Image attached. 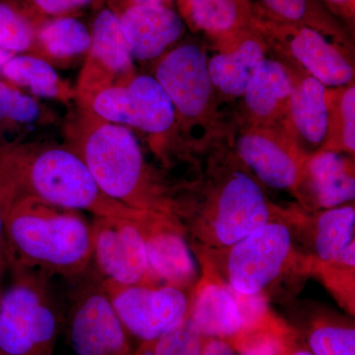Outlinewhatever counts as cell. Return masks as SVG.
Returning <instances> with one entry per match:
<instances>
[{"label":"cell","instance_id":"7c38bea8","mask_svg":"<svg viewBox=\"0 0 355 355\" xmlns=\"http://www.w3.org/2000/svg\"><path fill=\"white\" fill-rule=\"evenodd\" d=\"M236 156L261 184L296 196L307 156L282 125L244 123L236 132Z\"/></svg>","mask_w":355,"mask_h":355},{"label":"cell","instance_id":"d4e9b609","mask_svg":"<svg viewBox=\"0 0 355 355\" xmlns=\"http://www.w3.org/2000/svg\"><path fill=\"white\" fill-rule=\"evenodd\" d=\"M328 132L322 150H334L354 157L355 86L327 89Z\"/></svg>","mask_w":355,"mask_h":355},{"label":"cell","instance_id":"f546056e","mask_svg":"<svg viewBox=\"0 0 355 355\" xmlns=\"http://www.w3.org/2000/svg\"><path fill=\"white\" fill-rule=\"evenodd\" d=\"M36 40L31 19L19 7L0 0V49L17 53L29 50Z\"/></svg>","mask_w":355,"mask_h":355},{"label":"cell","instance_id":"52a82bcc","mask_svg":"<svg viewBox=\"0 0 355 355\" xmlns=\"http://www.w3.org/2000/svg\"><path fill=\"white\" fill-rule=\"evenodd\" d=\"M202 46L184 44L168 51L156 67L155 78L169 96L176 120L209 132L216 121V94Z\"/></svg>","mask_w":355,"mask_h":355},{"label":"cell","instance_id":"ac0fdd59","mask_svg":"<svg viewBox=\"0 0 355 355\" xmlns=\"http://www.w3.org/2000/svg\"><path fill=\"white\" fill-rule=\"evenodd\" d=\"M114 121L150 135H163L174 125L176 113L169 96L155 77L144 74L116 86Z\"/></svg>","mask_w":355,"mask_h":355},{"label":"cell","instance_id":"3957f363","mask_svg":"<svg viewBox=\"0 0 355 355\" xmlns=\"http://www.w3.org/2000/svg\"><path fill=\"white\" fill-rule=\"evenodd\" d=\"M72 150L108 197L130 209L170 214L151 182L139 140L127 127L103 121Z\"/></svg>","mask_w":355,"mask_h":355},{"label":"cell","instance_id":"e575fe53","mask_svg":"<svg viewBox=\"0 0 355 355\" xmlns=\"http://www.w3.org/2000/svg\"><path fill=\"white\" fill-rule=\"evenodd\" d=\"M324 6L338 20L354 28L355 21V0H323Z\"/></svg>","mask_w":355,"mask_h":355},{"label":"cell","instance_id":"f35d334b","mask_svg":"<svg viewBox=\"0 0 355 355\" xmlns=\"http://www.w3.org/2000/svg\"><path fill=\"white\" fill-rule=\"evenodd\" d=\"M6 268H8V258H7L6 250L0 254V300L2 295V279H3L4 272Z\"/></svg>","mask_w":355,"mask_h":355},{"label":"cell","instance_id":"8fae6325","mask_svg":"<svg viewBox=\"0 0 355 355\" xmlns=\"http://www.w3.org/2000/svg\"><path fill=\"white\" fill-rule=\"evenodd\" d=\"M121 321L141 345L176 328L189 316L190 300L184 291L168 286H120L104 279Z\"/></svg>","mask_w":355,"mask_h":355},{"label":"cell","instance_id":"6da1fadb","mask_svg":"<svg viewBox=\"0 0 355 355\" xmlns=\"http://www.w3.org/2000/svg\"><path fill=\"white\" fill-rule=\"evenodd\" d=\"M6 250L27 268L76 279L92 265V225L80 211L20 191L7 218Z\"/></svg>","mask_w":355,"mask_h":355},{"label":"cell","instance_id":"f1b7e54d","mask_svg":"<svg viewBox=\"0 0 355 355\" xmlns=\"http://www.w3.org/2000/svg\"><path fill=\"white\" fill-rule=\"evenodd\" d=\"M205 340L207 338L187 317L179 326L157 340L141 345L137 352L139 355H202Z\"/></svg>","mask_w":355,"mask_h":355},{"label":"cell","instance_id":"d6986e66","mask_svg":"<svg viewBox=\"0 0 355 355\" xmlns=\"http://www.w3.org/2000/svg\"><path fill=\"white\" fill-rule=\"evenodd\" d=\"M119 16L130 57L140 62L162 57L184 33L183 17L170 6H128Z\"/></svg>","mask_w":355,"mask_h":355},{"label":"cell","instance_id":"2e32d148","mask_svg":"<svg viewBox=\"0 0 355 355\" xmlns=\"http://www.w3.org/2000/svg\"><path fill=\"white\" fill-rule=\"evenodd\" d=\"M354 157L320 150L306 159L296 198L305 207L329 209L355 200Z\"/></svg>","mask_w":355,"mask_h":355},{"label":"cell","instance_id":"d6a6232c","mask_svg":"<svg viewBox=\"0 0 355 355\" xmlns=\"http://www.w3.org/2000/svg\"><path fill=\"white\" fill-rule=\"evenodd\" d=\"M287 329L279 324L270 330L256 331L233 343L236 355H279L282 336Z\"/></svg>","mask_w":355,"mask_h":355},{"label":"cell","instance_id":"836d02e7","mask_svg":"<svg viewBox=\"0 0 355 355\" xmlns=\"http://www.w3.org/2000/svg\"><path fill=\"white\" fill-rule=\"evenodd\" d=\"M97 0H27L30 10L39 15L67 16L78 9L91 6Z\"/></svg>","mask_w":355,"mask_h":355},{"label":"cell","instance_id":"8d00e7d4","mask_svg":"<svg viewBox=\"0 0 355 355\" xmlns=\"http://www.w3.org/2000/svg\"><path fill=\"white\" fill-rule=\"evenodd\" d=\"M279 355H314L311 354L306 347H300L296 343L295 338L288 330L284 331L282 336Z\"/></svg>","mask_w":355,"mask_h":355},{"label":"cell","instance_id":"4fadbf2b","mask_svg":"<svg viewBox=\"0 0 355 355\" xmlns=\"http://www.w3.org/2000/svg\"><path fill=\"white\" fill-rule=\"evenodd\" d=\"M286 64L291 72L292 90L286 114L280 125L301 153L309 157L322 150L326 144L328 87L300 67Z\"/></svg>","mask_w":355,"mask_h":355},{"label":"cell","instance_id":"4316f807","mask_svg":"<svg viewBox=\"0 0 355 355\" xmlns=\"http://www.w3.org/2000/svg\"><path fill=\"white\" fill-rule=\"evenodd\" d=\"M11 83L30 89L43 98H58L62 85L55 69L46 60L32 55H12L1 69Z\"/></svg>","mask_w":355,"mask_h":355},{"label":"cell","instance_id":"603a6c76","mask_svg":"<svg viewBox=\"0 0 355 355\" xmlns=\"http://www.w3.org/2000/svg\"><path fill=\"white\" fill-rule=\"evenodd\" d=\"M266 10L279 19L307 26L352 51L349 32L322 0H260Z\"/></svg>","mask_w":355,"mask_h":355},{"label":"cell","instance_id":"ba28073f","mask_svg":"<svg viewBox=\"0 0 355 355\" xmlns=\"http://www.w3.org/2000/svg\"><path fill=\"white\" fill-rule=\"evenodd\" d=\"M226 249V286L245 295L263 294L291 261V229L275 219Z\"/></svg>","mask_w":355,"mask_h":355},{"label":"cell","instance_id":"44dd1931","mask_svg":"<svg viewBox=\"0 0 355 355\" xmlns=\"http://www.w3.org/2000/svg\"><path fill=\"white\" fill-rule=\"evenodd\" d=\"M188 317L205 338L233 345L245 336L244 320L232 291L216 280L205 279L198 284Z\"/></svg>","mask_w":355,"mask_h":355},{"label":"cell","instance_id":"7402d4cb","mask_svg":"<svg viewBox=\"0 0 355 355\" xmlns=\"http://www.w3.org/2000/svg\"><path fill=\"white\" fill-rule=\"evenodd\" d=\"M184 19L214 42L252 26L251 0H179Z\"/></svg>","mask_w":355,"mask_h":355},{"label":"cell","instance_id":"8992f818","mask_svg":"<svg viewBox=\"0 0 355 355\" xmlns=\"http://www.w3.org/2000/svg\"><path fill=\"white\" fill-rule=\"evenodd\" d=\"M67 317L70 347L76 355H133L132 336L114 309L104 279L92 265L76 277Z\"/></svg>","mask_w":355,"mask_h":355},{"label":"cell","instance_id":"83f0119b","mask_svg":"<svg viewBox=\"0 0 355 355\" xmlns=\"http://www.w3.org/2000/svg\"><path fill=\"white\" fill-rule=\"evenodd\" d=\"M306 349L314 355H355L354 326L336 320H318L308 331Z\"/></svg>","mask_w":355,"mask_h":355},{"label":"cell","instance_id":"d590c367","mask_svg":"<svg viewBox=\"0 0 355 355\" xmlns=\"http://www.w3.org/2000/svg\"><path fill=\"white\" fill-rule=\"evenodd\" d=\"M202 355H236V352L230 343L219 338H207Z\"/></svg>","mask_w":355,"mask_h":355},{"label":"cell","instance_id":"9a60e30c","mask_svg":"<svg viewBox=\"0 0 355 355\" xmlns=\"http://www.w3.org/2000/svg\"><path fill=\"white\" fill-rule=\"evenodd\" d=\"M217 53L209 58V71L216 94L226 99L242 98L248 83L268 57L265 40L253 25L214 42Z\"/></svg>","mask_w":355,"mask_h":355},{"label":"cell","instance_id":"30bf717a","mask_svg":"<svg viewBox=\"0 0 355 355\" xmlns=\"http://www.w3.org/2000/svg\"><path fill=\"white\" fill-rule=\"evenodd\" d=\"M141 219L95 217L91 223L92 263L105 280L120 286H156Z\"/></svg>","mask_w":355,"mask_h":355},{"label":"cell","instance_id":"cb8c5ba5","mask_svg":"<svg viewBox=\"0 0 355 355\" xmlns=\"http://www.w3.org/2000/svg\"><path fill=\"white\" fill-rule=\"evenodd\" d=\"M354 203L320 212L315 221L313 248L318 261L331 266L343 252L355 245Z\"/></svg>","mask_w":355,"mask_h":355},{"label":"cell","instance_id":"5b68a950","mask_svg":"<svg viewBox=\"0 0 355 355\" xmlns=\"http://www.w3.org/2000/svg\"><path fill=\"white\" fill-rule=\"evenodd\" d=\"M252 25L275 58L300 67L328 88L354 83L352 51L307 26L279 19L260 2L252 6Z\"/></svg>","mask_w":355,"mask_h":355},{"label":"cell","instance_id":"9c48e42d","mask_svg":"<svg viewBox=\"0 0 355 355\" xmlns=\"http://www.w3.org/2000/svg\"><path fill=\"white\" fill-rule=\"evenodd\" d=\"M272 220V205L251 173L234 169L221 178L214 188L209 221L217 247H231Z\"/></svg>","mask_w":355,"mask_h":355},{"label":"cell","instance_id":"74e56055","mask_svg":"<svg viewBox=\"0 0 355 355\" xmlns=\"http://www.w3.org/2000/svg\"><path fill=\"white\" fill-rule=\"evenodd\" d=\"M128 6H168L171 0H123Z\"/></svg>","mask_w":355,"mask_h":355},{"label":"cell","instance_id":"ab89813d","mask_svg":"<svg viewBox=\"0 0 355 355\" xmlns=\"http://www.w3.org/2000/svg\"><path fill=\"white\" fill-rule=\"evenodd\" d=\"M12 53H8V51H6L0 49V70L2 69L3 65L6 64L7 60L12 57Z\"/></svg>","mask_w":355,"mask_h":355},{"label":"cell","instance_id":"277c9868","mask_svg":"<svg viewBox=\"0 0 355 355\" xmlns=\"http://www.w3.org/2000/svg\"><path fill=\"white\" fill-rule=\"evenodd\" d=\"M8 268L13 277L0 300V355H53L60 317L50 275L9 258Z\"/></svg>","mask_w":355,"mask_h":355},{"label":"cell","instance_id":"484cf974","mask_svg":"<svg viewBox=\"0 0 355 355\" xmlns=\"http://www.w3.org/2000/svg\"><path fill=\"white\" fill-rule=\"evenodd\" d=\"M36 40L51 57L67 60L89 51L91 31L73 16H60L40 26Z\"/></svg>","mask_w":355,"mask_h":355},{"label":"cell","instance_id":"ffe728a7","mask_svg":"<svg viewBox=\"0 0 355 355\" xmlns=\"http://www.w3.org/2000/svg\"><path fill=\"white\" fill-rule=\"evenodd\" d=\"M292 90L288 67L266 57L250 79L244 94L245 123L280 125L286 116Z\"/></svg>","mask_w":355,"mask_h":355},{"label":"cell","instance_id":"60d3db41","mask_svg":"<svg viewBox=\"0 0 355 355\" xmlns=\"http://www.w3.org/2000/svg\"><path fill=\"white\" fill-rule=\"evenodd\" d=\"M133 355H139V354H137V352H135V354H133Z\"/></svg>","mask_w":355,"mask_h":355},{"label":"cell","instance_id":"7a4b0ae2","mask_svg":"<svg viewBox=\"0 0 355 355\" xmlns=\"http://www.w3.org/2000/svg\"><path fill=\"white\" fill-rule=\"evenodd\" d=\"M14 153L19 168L21 193L55 207L88 211L96 217L146 216V211L130 209L108 197L72 149L49 147L35 153Z\"/></svg>","mask_w":355,"mask_h":355},{"label":"cell","instance_id":"5bb4252c","mask_svg":"<svg viewBox=\"0 0 355 355\" xmlns=\"http://www.w3.org/2000/svg\"><path fill=\"white\" fill-rule=\"evenodd\" d=\"M149 268L156 286L184 291L198 279V268L186 239L170 214L147 212L141 219Z\"/></svg>","mask_w":355,"mask_h":355},{"label":"cell","instance_id":"e0dca14e","mask_svg":"<svg viewBox=\"0 0 355 355\" xmlns=\"http://www.w3.org/2000/svg\"><path fill=\"white\" fill-rule=\"evenodd\" d=\"M91 46L86 69L80 78L83 90L93 93L118 76H130L133 60L121 29L118 11L105 7L96 15L91 28Z\"/></svg>","mask_w":355,"mask_h":355},{"label":"cell","instance_id":"1f68e13d","mask_svg":"<svg viewBox=\"0 0 355 355\" xmlns=\"http://www.w3.org/2000/svg\"><path fill=\"white\" fill-rule=\"evenodd\" d=\"M40 114L41 108L34 98L0 81V116L3 121L31 123L38 120Z\"/></svg>","mask_w":355,"mask_h":355},{"label":"cell","instance_id":"4dcf8cb0","mask_svg":"<svg viewBox=\"0 0 355 355\" xmlns=\"http://www.w3.org/2000/svg\"><path fill=\"white\" fill-rule=\"evenodd\" d=\"M20 191L19 168L14 150L0 153V254L6 249L7 218Z\"/></svg>","mask_w":355,"mask_h":355}]
</instances>
